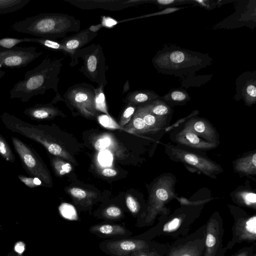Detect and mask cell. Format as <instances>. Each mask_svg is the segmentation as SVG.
<instances>
[{"mask_svg":"<svg viewBox=\"0 0 256 256\" xmlns=\"http://www.w3.org/2000/svg\"><path fill=\"white\" fill-rule=\"evenodd\" d=\"M64 59L46 57L37 66L28 70L24 78L14 85L10 92V98L26 102L32 98L44 94L47 90L52 89L56 94L52 103L64 101L58 93V86Z\"/></svg>","mask_w":256,"mask_h":256,"instance_id":"6da1fadb","label":"cell"},{"mask_svg":"<svg viewBox=\"0 0 256 256\" xmlns=\"http://www.w3.org/2000/svg\"><path fill=\"white\" fill-rule=\"evenodd\" d=\"M212 62L207 54L174 45L164 46L152 59L153 66L159 72L175 76L192 75L210 65Z\"/></svg>","mask_w":256,"mask_h":256,"instance_id":"7a4b0ae2","label":"cell"},{"mask_svg":"<svg viewBox=\"0 0 256 256\" xmlns=\"http://www.w3.org/2000/svg\"><path fill=\"white\" fill-rule=\"evenodd\" d=\"M80 21L74 16L60 13H42L17 22L12 28L38 38L54 40L80 31Z\"/></svg>","mask_w":256,"mask_h":256,"instance_id":"3957f363","label":"cell"},{"mask_svg":"<svg viewBox=\"0 0 256 256\" xmlns=\"http://www.w3.org/2000/svg\"><path fill=\"white\" fill-rule=\"evenodd\" d=\"M4 126L13 132L20 134L42 144L48 152L74 162L73 157L60 144L56 135L54 127L48 125L31 124L8 112L0 116Z\"/></svg>","mask_w":256,"mask_h":256,"instance_id":"277c9868","label":"cell"},{"mask_svg":"<svg viewBox=\"0 0 256 256\" xmlns=\"http://www.w3.org/2000/svg\"><path fill=\"white\" fill-rule=\"evenodd\" d=\"M82 59L80 70L90 80L96 82L98 86L106 84V72L108 66L106 64L102 48L100 44H92L76 51L72 58L70 65L77 64V60Z\"/></svg>","mask_w":256,"mask_h":256,"instance_id":"5b68a950","label":"cell"},{"mask_svg":"<svg viewBox=\"0 0 256 256\" xmlns=\"http://www.w3.org/2000/svg\"><path fill=\"white\" fill-rule=\"evenodd\" d=\"M164 152L169 159L181 162L211 178L224 172L221 166L206 156L170 143L164 144Z\"/></svg>","mask_w":256,"mask_h":256,"instance_id":"8992f818","label":"cell"},{"mask_svg":"<svg viewBox=\"0 0 256 256\" xmlns=\"http://www.w3.org/2000/svg\"><path fill=\"white\" fill-rule=\"evenodd\" d=\"M176 178L170 174H163L154 180L150 192L145 222L149 224L156 214L164 210V205L176 197Z\"/></svg>","mask_w":256,"mask_h":256,"instance_id":"52a82bcc","label":"cell"},{"mask_svg":"<svg viewBox=\"0 0 256 256\" xmlns=\"http://www.w3.org/2000/svg\"><path fill=\"white\" fill-rule=\"evenodd\" d=\"M11 140L22 166L30 176L38 178L45 186L52 187V182L50 174L37 152L18 138L12 136Z\"/></svg>","mask_w":256,"mask_h":256,"instance_id":"ba28073f","label":"cell"},{"mask_svg":"<svg viewBox=\"0 0 256 256\" xmlns=\"http://www.w3.org/2000/svg\"><path fill=\"white\" fill-rule=\"evenodd\" d=\"M63 98L70 108L76 110L82 116L88 118L96 116L95 88L92 84H76L67 89Z\"/></svg>","mask_w":256,"mask_h":256,"instance_id":"9c48e42d","label":"cell"},{"mask_svg":"<svg viewBox=\"0 0 256 256\" xmlns=\"http://www.w3.org/2000/svg\"><path fill=\"white\" fill-rule=\"evenodd\" d=\"M42 54L34 46L0 48V68H20L26 66Z\"/></svg>","mask_w":256,"mask_h":256,"instance_id":"30bf717a","label":"cell"},{"mask_svg":"<svg viewBox=\"0 0 256 256\" xmlns=\"http://www.w3.org/2000/svg\"><path fill=\"white\" fill-rule=\"evenodd\" d=\"M200 208L198 206H184L174 212L160 228V234L184 232L196 218Z\"/></svg>","mask_w":256,"mask_h":256,"instance_id":"8fae6325","label":"cell"},{"mask_svg":"<svg viewBox=\"0 0 256 256\" xmlns=\"http://www.w3.org/2000/svg\"><path fill=\"white\" fill-rule=\"evenodd\" d=\"M99 246L102 252L111 256H128L136 250L150 248L144 240L128 238L106 240Z\"/></svg>","mask_w":256,"mask_h":256,"instance_id":"7c38bea8","label":"cell"},{"mask_svg":"<svg viewBox=\"0 0 256 256\" xmlns=\"http://www.w3.org/2000/svg\"><path fill=\"white\" fill-rule=\"evenodd\" d=\"M235 100H242L247 106H250L256 102V72H246L242 74L236 80Z\"/></svg>","mask_w":256,"mask_h":256,"instance_id":"4fadbf2b","label":"cell"},{"mask_svg":"<svg viewBox=\"0 0 256 256\" xmlns=\"http://www.w3.org/2000/svg\"><path fill=\"white\" fill-rule=\"evenodd\" d=\"M170 138L178 146L198 152L210 150L218 146L203 140L192 131L184 128L176 132H172Z\"/></svg>","mask_w":256,"mask_h":256,"instance_id":"5bb4252c","label":"cell"},{"mask_svg":"<svg viewBox=\"0 0 256 256\" xmlns=\"http://www.w3.org/2000/svg\"><path fill=\"white\" fill-rule=\"evenodd\" d=\"M184 128L188 129L203 140L218 146L220 135L215 128L207 120L198 117H191L184 124Z\"/></svg>","mask_w":256,"mask_h":256,"instance_id":"9a60e30c","label":"cell"},{"mask_svg":"<svg viewBox=\"0 0 256 256\" xmlns=\"http://www.w3.org/2000/svg\"><path fill=\"white\" fill-rule=\"evenodd\" d=\"M98 34L97 31L92 30V26L79 31L75 34L62 38L60 42L68 50L72 58L78 50L92 41Z\"/></svg>","mask_w":256,"mask_h":256,"instance_id":"2e32d148","label":"cell"},{"mask_svg":"<svg viewBox=\"0 0 256 256\" xmlns=\"http://www.w3.org/2000/svg\"><path fill=\"white\" fill-rule=\"evenodd\" d=\"M82 9L103 8L110 10H120L138 4V0H66Z\"/></svg>","mask_w":256,"mask_h":256,"instance_id":"e0dca14e","label":"cell"},{"mask_svg":"<svg viewBox=\"0 0 256 256\" xmlns=\"http://www.w3.org/2000/svg\"><path fill=\"white\" fill-rule=\"evenodd\" d=\"M24 114L33 120H50L58 116H63L64 114L52 104H36L27 108Z\"/></svg>","mask_w":256,"mask_h":256,"instance_id":"ac0fdd59","label":"cell"},{"mask_svg":"<svg viewBox=\"0 0 256 256\" xmlns=\"http://www.w3.org/2000/svg\"><path fill=\"white\" fill-rule=\"evenodd\" d=\"M90 232L98 236L113 238H122L130 236L132 232L125 227L116 224H99L89 228Z\"/></svg>","mask_w":256,"mask_h":256,"instance_id":"d6986e66","label":"cell"},{"mask_svg":"<svg viewBox=\"0 0 256 256\" xmlns=\"http://www.w3.org/2000/svg\"><path fill=\"white\" fill-rule=\"evenodd\" d=\"M235 236L238 240H255L256 239V216H248L237 222Z\"/></svg>","mask_w":256,"mask_h":256,"instance_id":"ffe728a7","label":"cell"},{"mask_svg":"<svg viewBox=\"0 0 256 256\" xmlns=\"http://www.w3.org/2000/svg\"><path fill=\"white\" fill-rule=\"evenodd\" d=\"M234 172L243 176L256 174V152H251L235 160L233 163Z\"/></svg>","mask_w":256,"mask_h":256,"instance_id":"44dd1931","label":"cell"},{"mask_svg":"<svg viewBox=\"0 0 256 256\" xmlns=\"http://www.w3.org/2000/svg\"><path fill=\"white\" fill-rule=\"evenodd\" d=\"M206 231L205 256H216L220 244V229L213 221H210Z\"/></svg>","mask_w":256,"mask_h":256,"instance_id":"7402d4cb","label":"cell"},{"mask_svg":"<svg viewBox=\"0 0 256 256\" xmlns=\"http://www.w3.org/2000/svg\"><path fill=\"white\" fill-rule=\"evenodd\" d=\"M232 198L238 204L256 209V194L248 186H240L230 194Z\"/></svg>","mask_w":256,"mask_h":256,"instance_id":"603a6c76","label":"cell"},{"mask_svg":"<svg viewBox=\"0 0 256 256\" xmlns=\"http://www.w3.org/2000/svg\"><path fill=\"white\" fill-rule=\"evenodd\" d=\"M160 96L154 92L150 90H136L128 94L124 102L128 104L140 106L146 104Z\"/></svg>","mask_w":256,"mask_h":256,"instance_id":"cb8c5ba5","label":"cell"},{"mask_svg":"<svg viewBox=\"0 0 256 256\" xmlns=\"http://www.w3.org/2000/svg\"><path fill=\"white\" fill-rule=\"evenodd\" d=\"M136 112L142 117L146 126L152 132L160 130L167 124L168 118L155 116L140 106L136 108Z\"/></svg>","mask_w":256,"mask_h":256,"instance_id":"d4e9b609","label":"cell"},{"mask_svg":"<svg viewBox=\"0 0 256 256\" xmlns=\"http://www.w3.org/2000/svg\"><path fill=\"white\" fill-rule=\"evenodd\" d=\"M140 106L149 112L158 116L168 118L173 112L172 108L167 104L160 96Z\"/></svg>","mask_w":256,"mask_h":256,"instance_id":"484cf974","label":"cell"},{"mask_svg":"<svg viewBox=\"0 0 256 256\" xmlns=\"http://www.w3.org/2000/svg\"><path fill=\"white\" fill-rule=\"evenodd\" d=\"M160 98L171 107L184 105L190 98L186 90L182 88L172 89Z\"/></svg>","mask_w":256,"mask_h":256,"instance_id":"4316f807","label":"cell"},{"mask_svg":"<svg viewBox=\"0 0 256 256\" xmlns=\"http://www.w3.org/2000/svg\"><path fill=\"white\" fill-rule=\"evenodd\" d=\"M123 128L126 131L136 134L152 132L146 126L142 117L136 111L130 121Z\"/></svg>","mask_w":256,"mask_h":256,"instance_id":"83f0119b","label":"cell"},{"mask_svg":"<svg viewBox=\"0 0 256 256\" xmlns=\"http://www.w3.org/2000/svg\"><path fill=\"white\" fill-rule=\"evenodd\" d=\"M28 42H32L38 44L46 48L60 52L65 55L70 56V51L64 48L60 42H58L56 40L40 38H28Z\"/></svg>","mask_w":256,"mask_h":256,"instance_id":"f1b7e54d","label":"cell"},{"mask_svg":"<svg viewBox=\"0 0 256 256\" xmlns=\"http://www.w3.org/2000/svg\"><path fill=\"white\" fill-rule=\"evenodd\" d=\"M70 194L80 204L90 205L95 194L79 188H72L68 190Z\"/></svg>","mask_w":256,"mask_h":256,"instance_id":"f546056e","label":"cell"},{"mask_svg":"<svg viewBox=\"0 0 256 256\" xmlns=\"http://www.w3.org/2000/svg\"><path fill=\"white\" fill-rule=\"evenodd\" d=\"M30 2V0H0V14L16 12Z\"/></svg>","mask_w":256,"mask_h":256,"instance_id":"4dcf8cb0","label":"cell"},{"mask_svg":"<svg viewBox=\"0 0 256 256\" xmlns=\"http://www.w3.org/2000/svg\"><path fill=\"white\" fill-rule=\"evenodd\" d=\"M52 166L58 176H64L70 172L72 167L70 164L66 162L58 156L52 157L50 158Z\"/></svg>","mask_w":256,"mask_h":256,"instance_id":"1f68e13d","label":"cell"},{"mask_svg":"<svg viewBox=\"0 0 256 256\" xmlns=\"http://www.w3.org/2000/svg\"><path fill=\"white\" fill-rule=\"evenodd\" d=\"M103 85L98 86L95 88L96 98L95 104L96 110L100 111L106 114V115L110 116L106 108L105 96L104 93Z\"/></svg>","mask_w":256,"mask_h":256,"instance_id":"d6a6232c","label":"cell"},{"mask_svg":"<svg viewBox=\"0 0 256 256\" xmlns=\"http://www.w3.org/2000/svg\"><path fill=\"white\" fill-rule=\"evenodd\" d=\"M0 155L6 160L14 162L15 156L5 138L0 134Z\"/></svg>","mask_w":256,"mask_h":256,"instance_id":"836d02e7","label":"cell"},{"mask_svg":"<svg viewBox=\"0 0 256 256\" xmlns=\"http://www.w3.org/2000/svg\"><path fill=\"white\" fill-rule=\"evenodd\" d=\"M58 209L62 216L66 219L71 220L78 219L76 210L72 205L64 202L60 206Z\"/></svg>","mask_w":256,"mask_h":256,"instance_id":"e575fe53","label":"cell"},{"mask_svg":"<svg viewBox=\"0 0 256 256\" xmlns=\"http://www.w3.org/2000/svg\"><path fill=\"white\" fill-rule=\"evenodd\" d=\"M102 216L108 220H116L122 217V212L120 208L112 206L104 210Z\"/></svg>","mask_w":256,"mask_h":256,"instance_id":"d590c367","label":"cell"},{"mask_svg":"<svg viewBox=\"0 0 256 256\" xmlns=\"http://www.w3.org/2000/svg\"><path fill=\"white\" fill-rule=\"evenodd\" d=\"M22 42H29L28 38H0V48H11Z\"/></svg>","mask_w":256,"mask_h":256,"instance_id":"8d00e7d4","label":"cell"},{"mask_svg":"<svg viewBox=\"0 0 256 256\" xmlns=\"http://www.w3.org/2000/svg\"><path fill=\"white\" fill-rule=\"evenodd\" d=\"M18 179L28 187L32 188L40 186H45L43 182L38 178L26 176L22 174L18 176Z\"/></svg>","mask_w":256,"mask_h":256,"instance_id":"74e56055","label":"cell"},{"mask_svg":"<svg viewBox=\"0 0 256 256\" xmlns=\"http://www.w3.org/2000/svg\"><path fill=\"white\" fill-rule=\"evenodd\" d=\"M136 108V106L128 104V106L126 108L121 116L119 122V126L120 127L123 128L130 121Z\"/></svg>","mask_w":256,"mask_h":256,"instance_id":"f35d334b","label":"cell"},{"mask_svg":"<svg viewBox=\"0 0 256 256\" xmlns=\"http://www.w3.org/2000/svg\"><path fill=\"white\" fill-rule=\"evenodd\" d=\"M126 206L133 214H136L140 211V206L138 202L132 196L128 195L126 198Z\"/></svg>","mask_w":256,"mask_h":256,"instance_id":"ab89813d","label":"cell"},{"mask_svg":"<svg viewBox=\"0 0 256 256\" xmlns=\"http://www.w3.org/2000/svg\"><path fill=\"white\" fill-rule=\"evenodd\" d=\"M199 252L195 248H182L174 251L171 256H198Z\"/></svg>","mask_w":256,"mask_h":256,"instance_id":"60d3db41","label":"cell"},{"mask_svg":"<svg viewBox=\"0 0 256 256\" xmlns=\"http://www.w3.org/2000/svg\"><path fill=\"white\" fill-rule=\"evenodd\" d=\"M98 121L104 127L110 128H118V126L116 124L110 116L107 115L100 116L98 117Z\"/></svg>","mask_w":256,"mask_h":256,"instance_id":"b9f144b4","label":"cell"},{"mask_svg":"<svg viewBox=\"0 0 256 256\" xmlns=\"http://www.w3.org/2000/svg\"><path fill=\"white\" fill-rule=\"evenodd\" d=\"M110 142V140L109 138H99L96 141L94 146L96 150L102 151L109 146Z\"/></svg>","mask_w":256,"mask_h":256,"instance_id":"7bdbcfd3","label":"cell"},{"mask_svg":"<svg viewBox=\"0 0 256 256\" xmlns=\"http://www.w3.org/2000/svg\"><path fill=\"white\" fill-rule=\"evenodd\" d=\"M128 256H160L158 254L154 251L150 249L140 250H136Z\"/></svg>","mask_w":256,"mask_h":256,"instance_id":"ee69618b","label":"cell"},{"mask_svg":"<svg viewBox=\"0 0 256 256\" xmlns=\"http://www.w3.org/2000/svg\"><path fill=\"white\" fill-rule=\"evenodd\" d=\"M118 22L109 16H104L102 20V25L106 28H110L116 25Z\"/></svg>","mask_w":256,"mask_h":256,"instance_id":"f6af8a7d","label":"cell"},{"mask_svg":"<svg viewBox=\"0 0 256 256\" xmlns=\"http://www.w3.org/2000/svg\"><path fill=\"white\" fill-rule=\"evenodd\" d=\"M99 160L102 164L109 165L112 162V156L108 152H102Z\"/></svg>","mask_w":256,"mask_h":256,"instance_id":"bcb514c9","label":"cell"},{"mask_svg":"<svg viewBox=\"0 0 256 256\" xmlns=\"http://www.w3.org/2000/svg\"><path fill=\"white\" fill-rule=\"evenodd\" d=\"M154 2H155L157 4L164 6L175 4L176 3L188 2V1L175 0H158L156 1H154Z\"/></svg>","mask_w":256,"mask_h":256,"instance_id":"7dc6e473","label":"cell"},{"mask_svg":"<svg viewBox=\"0 0 256 256\" xmlns=\"http://www.w3.org/2000/svg\"><path fill=\"white\" fill-rule=\"evenodd\" d=\"M25 250V244L22 242H16L14 247V250L16 252L20 255L24 252Z\"/></svg>","mask_w":256,"mask_h":256,"instance_id":"c3c4849f","label":"cell"},{"mask_svg":"<svg viewBox=\"0 0 256 256\" xmlns=\"http://www.w3.org/2000/svg\"><path fill=\"white\" fill-rule=\"evenodd\" d=\"M102 176L106 177H112L117 174V172L116 170L110 168H106L104 169L102 171Z\"/></svg>","mask_w":256,"mask_h":256,"instance_id":"681fc988","label":"cell"},{"mask_svg":"<svg viewBox=\"0 0 256 256\" xmlns=\"http://www.w3.org/2000/svg\"><path fill=\"white\" fill-rule=\"evenodd\" d=\"M7 256H21L20 255L18 254L15 252H10Z\"/></svg>","mask_w":256,"mask_h":256,"instance_id":"f907efd6","label":"cell"},{"mask_svg":"<svg viewBox=\"0 0 256 256\" xmlns=\"http://www.w3.org/2000/svg\"><path fill=\"white\" fill-rule=\"evenodd\" d=\"M6 72L4 70H0V79L4 76Z\"/></svg>","mask_w":256,"mask_h":256,"instance_id":"816d5d0a","label":"cell"},{"mask_svg":"<svg viewBox=\"0 0 256 256\" xmlns=\"http://www.w3.org/2000/svg\"><path fill=\"white\" fill-rule=\"evenodd\" d=\"M247 256L246 252H242L240 254H239L236 256Z\"/></svg>","mask_w":256,"mask_h":256,"instance_id":"f5cc1de1","label":"cell"},{"mask_svg":"<svg viewBox=\"0 0 256 256\" xmlns=\"http://www.w3.org/2000/svg\"><path fill=\"white\" fill-rule=\"evenodd\" d=\"M0 227H1V226H0Z\"/></svg>","mask_w":256,"mask_h":256,"instance_id":"db71d44e","label":"cell"}]
</instances>
